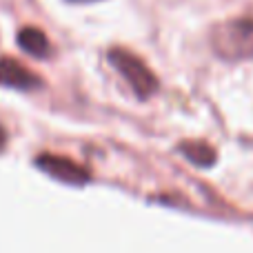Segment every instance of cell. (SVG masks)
Wrapping results in <instances>:
<instances>
[{
  "instance_id": "cell-4",
  "label": "cell",
  "mask_w": 253,
  "mask_h": 253,
  "mask_svg": "<svg viewBox=\"0 0 253 253\" xmlns=\"http://www.w3.org/2000/svg\"><path fill=\"white\" fill-rule=\"evenodd\" d=\"M40 84H42V80L25 65H20L13 58H0V87L31 91V89H38Z\"/></svg>"
},
{
  "instance_id": "cell-7",
  "label": "cell",
  "mask_w": 253,
  "mask_h": 253,
  "mask_svg": "<svg viewBox=\"0 0 253 253\" xmlns=\"http://www.w3.org/2000/svg\"><path fill=\"white\" fill-rule=\"evenodd\" d=\"M4 144H7V133H4V129L0 126V151H2Z\"/></svg>"
},
{
  "instance_id": "cell-5",
  "label": "cell",
  "mask_w": 253,
  "mask_h": 253,
  "mask_svg": "<svg viewBox=\"0 0 253 253\" xmlns=\"http://www.w3.org/2000/svg\"><path fill=\"white\" fill-rule=\"evenodd\" d=\"M18 44H20L22 51H27L34 58H47L51 53L49 38L36 27H25V29L18 31Z\"/></svg>"
},
{
  "instance_id": "cell-2",
  "label": "cell",
  "mask_w": 253,
  "mask_h": 253,
  "mask_svg": "<svg viewBox=\"0 0 253 253\" xmlns=\"http://www.w3.org/2000/svg\"><path fill=\"white\" fill-rule=\"evenodd\" d=\"M109 62L120 71V76L129 83V87L135 91L138 98H151L158 91V78L138 56H133L126 49H111L109 51Z\"/></svg>"
},
{
  "instance_id": "cell-6",
  "label": "cell",
  "mask_w": 253,
  "mask_h": 253,
  "mask_svg": "<svg viewBox=\"0 0 253 253\" xmlns=\"http://www.w3.org/2000/svg\"><path fill=\"white\" fill-rule=\"evenodd\" d=\"M178 151L198 167H211L215 162L213 147H209L207 142H182L178 147Z\"/></svg>"
},
{
  "instance_id": "cell-1",
  "label": "cell",
  "mask_w": 253,
  "mask_h": 253,
  "mask_svg": "<svg viewBox=\"0 0 253 253\" xmlns=\"http://www.w3.org/2000/svg\"><path fill=\"white\" fill-rule=\"evenodd\" d=\"M213 49L227 60L253 56V18H236L213 31Z\"/></svg>"
},
{
  "instance_id": "cell-8",
  "label": "cell",
  "mask_w": 253,
  "mask_h": 253,
  "mask_svg": "<svg viewBox=\"0 0 253 253\" xmlns=\"http://www.w3.org/2000/svg\"><path fill=\"white\" fill-rule=\"evenodd\" d=\"M69 2H91V0H69Z\"/></svg>"
},
{
  "instance_id": "cell-3",
  "label": "cell",
  "mask_w": 253,
  "mask_h": 253,
  "mask_svg": "<svg viewBox=\"0 0 253 253\" xmlns=\"http://www.w3.org/2000/svg\"><path fill=\"white\" fill-rule=\"evenodd\" d=\"M36 165L49 173L51 178L60 180L65 184H74V187H80L89 180V173L83 169L80 165H76L74 160L62 156H51V153H42V156L36 158Z\"/></svg>"
}]
</instances>
